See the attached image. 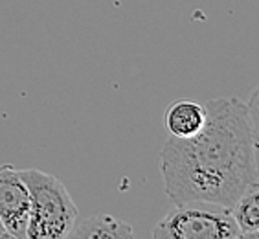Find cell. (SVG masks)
Segmentation results:
<instances>
[{
	"instance_id": "obj_3",
	"label": "cell",
	"mask_w": 259,
	"mask_h": 239,
	"mask_svg": "<svg viewBox=\"0 0 259 239\" xmlns=\"http://www.w3.org/2000/svg\"><path fill=\"white\" fill-rule=\"evenodd\" d=\"M155 239H241L230 208L213 203L175 205L153 230Z\"/></svg>"
},
{
	"instance_id": "obj_8",
	"label": "cell",
	"mask_w": 259,
	"mask_h": 239,
	"mask_svg": "<svg viewBox=\"0 0 259 239\" xmlns=\"http://www.w3.org/2000/svg\"><path fill=\"white\" fill-rule=\"evenodd\" d=\"M2 237H10V235H8V232L4 230V226L0 224V239H2Z\"/></svg>"
},
{
	"instance_id": "obj_1",
	"label": "cell",
	"mask_w": 259,
	"mask_h": 239,
	"mask_svg": "<svg viewBox=\"0 0 259 239\" xmlns=\"http://www.w3.org/2000/svg\"><path fill=\"white\" fill-rule=\"evenodd\" d=\"M206 122L188 138L169 136L162 145L160 171L173 205L213 203L232 208L259 186L257 89L250 101L237 96L204 103Z\"/></svg>"
},
{
	"instance_id": "obj_4",
	"label": "cell",
	"mask_w": 259,
	"mask_h": 239,
	"mask_svg": "<svg viewBox=\"0 0 259 239\" xmlns=\"http://www.w3.org/2000/svg\"><path fill=\"white\" fill-rule=\"evenodd\" d=\"M30 217V191L20 170L15 166H0V224L10 237L24 239Z\"/></svg>"
},
{
	"instance_id": "obj_7",
	"label": "cell",
	"mask_w": 259,
	"mask_h": 239,
	"mask_svg": "<svg viewBox=\"0 0 259 239\" xmlns=\"http://www.w3.org/2000/svg\"><path fill=\"white\" fill-rule=\"evenodd\" d=\"M235 224L241 232V239L259 237V186L250 188L230 208Z\"/></svg>"
},
{
	"instance_id": "obj_6",
	"label": "cell",
	"mask_w": 259,
	"mask_h": 239,
	"mask_svg": "<svg viewBox=\"0 0 259 239\" xmlns=\"http://www.w3.org/2000/svg\"><path fill=\"white\" fill-rule=\"evenodd\" d=\"M135 235L129 223L116 219L109 214L92 215L83 223H75L68 237L77 239H131Z\"/></svg>"
},
{
	"instance_id": "obj_2",
	"label": "cell",
	"mask_w": 259,
	"mask_h": 239,
	"mask_svg": "<svg viewBox=\"0 0 259 239\" xmlns=\"http://www.w3.org/2000/svg\"><path fill=\"white\" fill-rule=\"evenodd\" d=\"M30 191V217L26 239L68 237L77 223L79 210L66 186L57 177L40 170H20Z\"/></svg>"
},
{
	"instance_id": "obj_5",
	"label": "cell",
	"mask_w": 259,
	"mask_h": 239,
	"mask_svg": "<svg viewBox=\"0 0 259 239\" xmlns=\"http://www.w3.org/2000/svg\"><path fill=\"white\" fill-rule=\"evenodd\" d=\"M206 122L204 105L191 100H179L165 109L164 125L169 136L175 138H188L202 129Z\"/></svg>"
}]
</instances>
